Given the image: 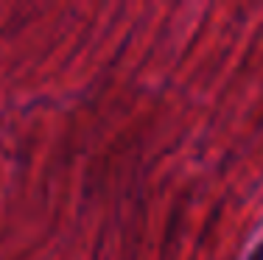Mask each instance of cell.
<instances>
[{"instance_id": "cell-1", "label": "cell", "mask_w": 263, "mask_h": 260, "mask_svg": "<svg viewBox=\"0 0 263 260\" xmlns=\"http://www.w3.org/2000/svg\"><path fill=\"white\" fill-rule=\"evenodd\" d=\"M247 260H263V241H260L258 246H255L252 252H249V257H247Z\"/></svg>"}]
</instances>
